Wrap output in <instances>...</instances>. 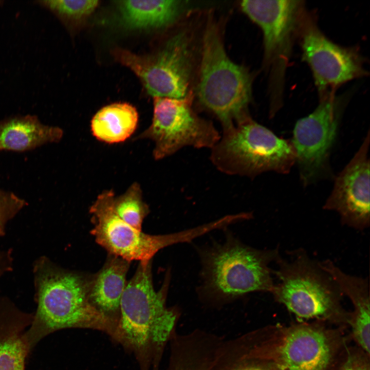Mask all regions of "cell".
Instances as JSON below:
<instances>
[{
	"label": "cell",
	"instance_id": "obj_14",
	"mask_svg": "<svg viewBox=\"0 0 370 370\" xmlns=\"http://www.w3.org/2000/svg\"><path fill=\"white\" fill-rule=\"evenodd\" d=\"M299 1H243L241 8L257 24L263 34L267 63L283 64L290 50L292 37L298 33L303 17Z\"/></svg>",
	"mask_w": 370,
	"mask_h": 370
},
{
	"label": "cell",
	"instance_id": "obj_7",
	"mask_svg": "<svg viewBox=\"0 0 370 370\" xmlns=\"http://www.w3.org/2000/svg\"><path fill=\"white\" fill-rule=\"evenodd\" d=\"M272 273L278 279L271 293L275 300L301 319L342 321L350 313L341 306L343 294L332 278L311 259L298 250L290 259L280 255Z\"/></svg>",
	"mask_w": 370,
	"mask_h": 370
},
{
	"label": "cell",
	"instance_id": "obj_22",
	"mask_svg": "<svg viewBox=\"0 0 370 370\" xmlns=\"http://www.w3.org/2000/svg\"><path fill=\"white\" fill-rule=\"evenodd\" d=\"M40 4L61 18L78 20L90 15L97 7L96 0H52L40 1Z\"/></svg>",
	"mask_w": 370,
	"mask_h": 370
},
{
	"label": "cell",
	"instance_id": "obj_20",
	"mask_svg": "<svg viewBox=\"0 0 370 370\" xmlns=\"http://www.w3.org/2000/svg\"><path fill=\"white\" fill-rule=\"evenodd\" d=\"M210 370H278L267 361L247 355L240 336L224 340Z\"/></svg>",
	"mask_w": 370,
	"mask_h": 370
},
{
	"label": "cell",
	"instance_id": "obj_24",
	"mask_svg": "<svg viewBox=\"0 0 370 370\" xmlns=\"http://www.w3.org/2000/svg\"><path fill=\"white\" fill-rule=\"evenodd\" d=\"M369 355L366 353L349 352L337 370H369Z\"/></svg>",
	"mask_w": 370,
	"mask_h": 370
},
{
	"label": "cell",
	"instance_id": "obj_15",
	"mask_svg": "<svg viewBox=\"0 0 370 370\" xmlns=\"http://www.w3.org/2000/svg\"><path fill=\"white\" fill-rule=\"evenodd\" d=\"M33 316L0 296V370H26L31 351L25 335Z\"/></svg>",
	"mask_w": 370,
	"mask_h": 370
},
{
	"label": "cell",
	"instance_id": "obj_4",
	"mask_svg": "<svg viewBox=\"0 0 370 370\" xmlns=\"http://www.w3.org/2000/svg\"><path fill=\"white\" fill-rule=\"evenodd\" d=\"M200 255L201 292L213 302L226 303L249 292L273 291L270 264L280 255L277 249H256L230 235Z\"/></svg>",
	"mask_w": 370,
	"mask_h": 370
},
{
	"label": "cell",
	"instance_id": "obj_2",
	"mask_svg": "<svg viewBox=\"0 0 370 370\" xmlns=\"http://www.w3.org/2000/svg\"><path fill=\"white\" fill-rule=\"evenodd\" d=\"M167 287L154 289L152 261L140 262L122 295L120 319L114 335L124 345L152 356L157 364L176 332L179 313L165 304Z\"/></svg>",
	"mask_w": 370,
	"mask_h": 370
},
{
	"label": "cell",
	"instance_id": "obj_19",
	"mask_svg": "<svg viewBox=\"0 0 370 370\" xmlns=\"http://www.w3.org/2000/svg\"><path fill=\"white\" fill-rule=\"evenodd\" d=\"M138 114L132 105L114 103L99 109L90 123L91 131L98 140L109 144L123 142L136 129Z\"/></svg>",
	"mask_w": 370,
	"mask_h": 370
},
{
	"label": "cell",
	"instance_id": "obj_25",
	"mask_svg": "<svg viewBox=\"0 0 370 370\" xmlns=\"http://www.w3.org/2000/svg\"><path fill=\"white\" fill-rule=\"evenodd\" d=\"M13 258L11 250L0 251V277L13 270Z\"/></svg>",
	"mask_w": 370,
	"mask_h": 370
},
{
	"label": "cell",
	"instance_id": "obj_3",
	"mask_svg": "<svg viewBox=\"0 0 370 370\" xmlns=\"http://www.w3.org/2000/svg\"><path fill=\"white\" fill-rule=\"evenodd\" d=\"M252 77L226 52L218 25L210 21L203 31L196 96L202 108L215 116L223 130L250 116Z\"/></svg>",
	"mask_w": 370,
	"mask_h": 370
},
{
	"label": "cell",
	"instance_id": "obj_21",
	"mask_svg": "<svg viewBox=\"0 0 370 370\" xmlns=\"http://www.w3.org/2000/svg\"><path fill=\"white\" fill-rule=\"evenodd\" d=\"M114 203L116 212L121 219L142 231L143 221L150 209L143 199L142 191L138 182L133 183L123 194L115 197Z\"/></svg>",
	"mask_w": 370,
	"mask_h": 370
},
{
	"label": "cell",
	"instance_id": "obj_12",
	"mask_svg": "<svg viewBox=\"0 0 370 370\" xmlns=\"http://www.w3.org/2000/svg\"><path fill=\"white\" fill-rule=\"evenodd\" d=\"M302 59L310 67L320 98L329 91L366 74L362 58L353 48L329 40L311 22L303 17L299 28Z\"/></svg>",
	"mask_w": 370,
	"mask_h": 370
},
{
	"label": "cell",
	"instance_id": "obj_13",
	"mask_svg": "<svg viewBox=\"0 0 370 370\" xmlns=\"http://www.w3.org/2000/svg\"><path fill=\"white\" fill-rule=\"evenodd\" d=\"M369 132L358 151L335 178L324 205L336 212L342 224L358 230L369 226Z\"/></svg>",
	"mask_w": 370,
	"mask_h": 370
},
{
	"label": "cell",
	"instance_id": "obj_23",
	"mask_svg": "<svg viewBox=\"0 0 370 370\" xmlns=\"http://www.w3.org/2000/svg\"><path fill=\"white\" fill-rule=\"evenodd\" d=\"M27 205L25 200L14 193L0 190V236L5 235L8 222Z\"/></svg>",
	"mask_w": 370,
	"mask_h": 370
},
{
	"label": "cell",
	"instance_id": "obj_1",
	"mask_svg": "<svg viewBox=\"0 0 370 370\" xmlns=\"http://www.w3.org/2000/svg\"><path fill=\"white\" fill-rule=\"evenodd\" d=\"M33 274L36 309L25 335L30 351L47 336L64 328H90L114 335L113 320L90 301L89 281L46 256L34 262Z\"/></svg>",
	"mask_w": 370,
	"mask_h": 370
},
{
	"label": "cell",
	"instance_id": "obj_9",
	"mask_svg": "<svg viewBox=\"0 0 370 370\" xmlns=\"http://www.w3.org/2000/svg\"><path fill=\"white\" fill-rule=\"evenodd\" d=\"M112 190L103 191L90 206L94 227L90 233L96 242L111 255L128 262H149L160 250L174 244L190 241L206 233L203 226L164 235H151L124 221L114 208Z\"/></svg>",
	"mask_w": 370,
	"mask_h": 370
},
{
	"label": "cell",
	"instance_id": "obj_11",
	"mask_svg": "<svg viewBox=\"0 0 370 370\" xmlns=\"http://www.w3.org/2000/svg\"><path fill=\"white\" fill-rule=\"evenodd\" d=\"M151 125L136 138L154 144L156 160L170 156L187 146L212 149L220 138L213 123L193 110L190 96L184 98L153 97Z\"/></svg>",
	"mask_w": 370,
	"mask_h": 370
},
{
	"label": "cell",
	"instance_id": "obj_5",
	"mask_svg": "<svg viewBox=\"0 0 370 370\" xmlns=\"http://www.w3.org/2000/svg\"><path fill=\"white\" fill-rule=\"evenodd\" d=\"M247 354L278 370H337L341 342L319 325L264 328L245 334Z\"/></svg>",
	"mask_w": 370,
	"mask_h": 370
},
{
	"label": "cell",
	"instance_id": "obj_18",
	"mask_svg": "<svg viewBox=\"0 0 370 370\" xmlns=\"http://www.w3.org/2000/svg\"><path fill=\"white\" fill-rule=\"evenodd\" d=\"M129 263L111 255L89 281L90 301L100 311L108 316L119 310L121 299L126 285V275Z\"/></svg>",
	"mask_w": 370,
	"mask_h": 370
},
{
	"label": "cell",
	"instance_id": "obj_10",
	"mask_svg": "<svg viewBox=\"0 0 370 370\" xmlns=\"http://www.w3.org/2000/svg\"><path fill=\"white\" fill-rule=\"evenodd\" d=\"M345 104L343 99L330 94L320 98L311 114L297 121L291 141L304 187L331 177L330 157Z\"/></svg>",
	"mask_w": 370,
	"mask_h": 370
},
{
	"label": "cell",
	"instance_id": "obj_6",
	"mask_svg": "<svg viewBox=\"0 0 370 370\" xmlns=\"http://www.w3.org/2000/svg\"><path fill=\"white\" fill-rule=\"evenodd\" d=\"M210 160L222 173L254 178L271 171L288 174L296 155L291 140L279 137L249 116L223 130Z\"/></svg>",
	"mask_w": 370,
	"mask_h": 370
},
{
	"label": "cell",
	"instance_id": "obj_17",
	"mask_svg": "<svg viewBox=\"0 0 370 370\" xmlns=\"http://www.w3.org/2000/svg\"><path fill=\"white\" fill-rule=\"evenodd\" d=\"M63 135L61 128L44 125L36 116H16L0 121V151H26L58 142Z\"/></svg>",
	"mask_w": 370,
	"mask_h": 370
},
{
	"label": "cell",
	"instance_id": "obj_8",
	"mask_svg": "<svg viewBox=\"0 0 370 370\" xmlns=\"http://www.w3.org/2000/svg\"><path fill=\"white\" fill-rule=\"evenodd\" d=\"M189 33L177 31L163 46L149 55H138L115 49L116 61L131 69L153 97L184 98L190 96L193 69V53Z\"/></svg>",
	"mask_w": 370,
	"mask_h": 370
},
{
	"label": "cell",
	"instance_id": "obj_16",
	"mask_svg": "<svg viewBox=\"0 0 370 370\" xmlns=\"http://www.w3.org/2000/svg\"><path fill=\"white\" fill-rule=\"evenodd\" d=\"M118 9L122 24L131 30L163 29L173 24L187 10L185 1H121Z\"/></svg>",
	"mask_w": 370,
	"mask_h": 370
}]
</instances>
